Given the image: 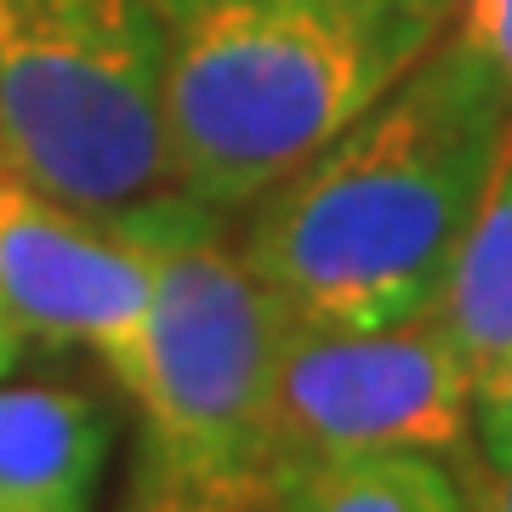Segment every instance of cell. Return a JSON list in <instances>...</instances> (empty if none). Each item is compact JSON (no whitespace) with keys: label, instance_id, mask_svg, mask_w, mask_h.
Segmentation results:
<instances>
[{"label":"cell","instance_id":"8992f818","mask_svg":"<svg viewBox=\"0 0 512 512\" xmlns=\"http://www.w3.org/2000/svg\"><path fill=\"white\" fill-rule=\"evenodd\" d=\"M0 308L35 348H86L126 382L143 348L148 274L103 211L52 200L0 165Z\"/></svg>","mask_w":512,"mask_h":512},{"label":"cell","instance_id":"5bb4252c","mask_svg":"<svg viewBox=\"0 0 512 512\" xmlns=\"http://www.w3.org/2000/svg\"><path fill=\"white\" fill-rule=\"evenodd\" d=\"M23 348H29V342H23V330L6 319V308H0V376L18 365V353H23Z\"/></svg>","mask_w":512,"mask_h":512},{"label":"cell","instance_id":"3957f363","mask_svg":"<svg viewBox=\"0 0 512 512\" xmlns=\"http://www.w3.org/2000/svg\"><path fill=\"white\" fill-rule=\"evenodd\" d=\"M148 274V319L126 393L143 416V450L171 461H239L262 450L268 382L285 308L262 285L228 211L183 188L103 211Z\"/></svg>","mask_w":512,"mask_h":512},{"label":"cell","instance_id":"30bf717a","mask_svg":"<svg viewBox=\"0 0 512 512\" xmlns=\"http://www.w3.org/2000/svg\"><path fill=\"white\" fill-rule=\"evenodd\" d=\"M114 512H291V467L274 456L171 461L160 450H137Z\"/></svg>","mask_w":512,"mask_h":512},{"label":"cell","instance_id":"6da1fadb","mask_svg":"<svg viewBox=\"0 0 512 512\" xmlns=\"http://www.w3.org/2000/svg\"><path fill=\"white\" fill-rule=\"evenodd\" d=\"M507 137L512 80L444 35L382 103L239 211L245 262L308 325L433 313Z\"/></svg>","mask_w":512,"mask_h":512},{"label":"cell","instance_id":"5b68a950","mask_svg":"<svg viewBox=\"0 0 512 512\" xmlns=\"http://www.w3.org/2000/svg\"><path fill=\"white\" fill-rule=\"evenodd\" d=\"M473 370L439 308L404 325L336 330L285 313L262 450L285 467L348 456H439L473 444Z\"/></svg>","mask_w":512,"mask_h":512},{"label":"cell","instance_id":"277c9868","mask_svg":"<svg viewBox=\"0 0 512 512\" xmlns=\"http://www.w3.org/2000/svg\"><path fill=\"white\" fill-rule=\"evenodd\" d=\"M160 0H0V165L114 211L165 177Z\"/></svg>","mask_w":512,"mask_h":512},{"label":"cell","instance_id":"7c38bea8","mask_svg":"<svg viewBox=\"0 0 512 512\" xmlns=\"http://www.w3.org/2000/svg\"><path fill=\"white\" fill-rule=\"evenodd\" d=\"M450 35L478 46L512 80V0H456V29Z\"/></svg>","mask_w":512,"mask_h":512},{"label":"cell","instance_id":"7a4b0ae2","mask_svg":"<svg viewBox=\"0 0 512 512\" xmlns=\"http://www.w3.org/2000/svg\"><path fill=\"white\" fill-rule=\"evenodd\" d=\"M165 177L239 217L456 29V0H160Z\"/></svg>","mask_w":512,"mask_h":512},{"label":"cell","instance_id":"8fae6325","mask_svg":"<svg viewBox=\"0 0 512 512\" xmlns=\"http://www.w3.org/2000/svg\"><path fill=\"white\" fill-rule=\"evenodd\" d=\"M461 495L473 512H512V444H467L456 461Z\"/></svg>","mask_w":512,"mask_h":512},{"label":"cell","instance_id":"9c48e42d","mask_svg":"<svg viewBox=\"0 0 512 512\" xmlns=\"http://www.w3.org/2000/svg\"><path fill=\"white\" fill-rule=\"evenodd\" d=\"M291 512H473L439 456H348L291 467Z\"/></svg>","mask_w":512,"mask_h":512},{"label":"cell","instance_id":"52a82bcc","mask_svg":"<svg viewBox=\"0 0 512 512\" xmlns=\"http://www.w3.org/2000/svg\"><path fill=\"white\" fill-rule=\"evenodd\" d=\"M109 410L86 387L0 382V512H92Z\"/></svg>","mask_w":512,"mask_h":512},{"label":"cell","instance_id":"ba28073f","mask_svg":"<svg viewBox=\"0 0 512 512\" xmlns=\"http://www.w3.org/2000/svg\"><path fill=\"white\" fill-rule=\"evenodd\" d=\"M439 319L456 336L473 382L512 348V137L495 160L473 228L461 239L450 285L439 296Z\"/></svg>","mask_w":512,"mask_h":512},{"label":"cell","instance_id":"4fadbf2b","mask_svg":"<svg viewBox=\"0 0 512 512\" xmlns=\"http://www.w3.org/2000/svg\"><path fill=\"white\" fill-rule=\"evenodd\" d=\"M473 439L478 444H512V348L473 387Z\"/></svg>","mask_w":512,"mask_h":512}]
</instances>
